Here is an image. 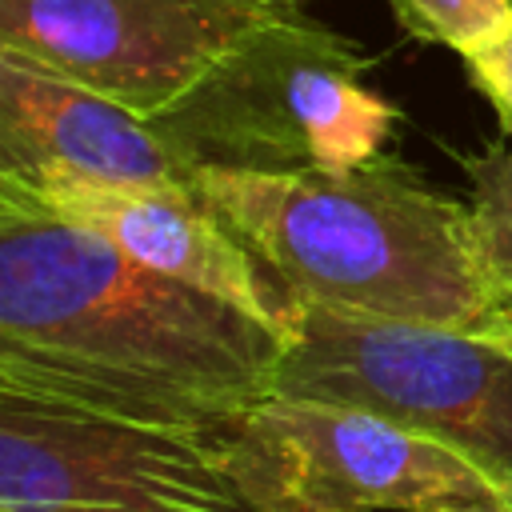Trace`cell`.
Returning <instances> with one entry per match:
<instances>
[{
	"label": "cell",
	"mask_w": 512,
	"mask_h": 512,
	"mask_svg": "<svg viewBox=\"0 0 512 512\" xmlns=\"http://www.w3.org/2000/svg\"><path fill=\"white\" fill-rule=\"evenodd\" d=\"M232 4H240L256 16H272V12H300L304 0H232Z\"/></svg>",
	"instance_id": "4fadbf2b"
},
{
	"label": "cell",
	"mask_w": 512,
	"mask_h": 512,
	"mask_svg": "<svg viewBox=\"0 0 512 512\" xmlns=\"http://www.w3.org/2000/svg\"><path fill=\"white\" fill-rule=\"evenodd\" d=\"M468 68V80L476 84V92L492 104L504 136L512 140V12L476 44H468L464 52H456Z\"/></svg>",
	"instance_id": "7c38bea8"
},
{
	"label": "cell",
	"mask_w": 512,
	"mask_h": 512,
	"mask_svg": "<svg viewBox=\"0 0 512 512\" xmlns=\"http://www.w3.org/2000/svg\"><path fill=\"white\" fill-rule=\"evenodd\" d=\"M508 344H512V340H508Z\"/></svg>",
	"instance_id": "9a60e30c"
},
{
	"label": "cell",
	"mask_w": 512,
	"mask_h": 512,
	"mask_svg": "<svg viewBox=\"0 0 512 512\" xmlns=\"http://www.w3.org/2000/svg\"><path fill=\"white\" fill-rule=\"evenodd\" d=\"M212 444L256 512H456L508 500L460 452L348 404L264 396Z\"/></svg>",
	"instance_id": "5b68a950"
},
{
	"label": "cell",
	"mask_w": 512,
	"mask_h": 512,
	"mask_svg": "<svg viewBox=\"0 0 512 512\" xmlns=\"http://www.w3.org/2000/svg\"><path fill=\"white\" fill-rule=\"evenodd\" d=\"M204 204L304 304L512 340L472 208L400 160L312 172L200 168Z\"/></svg>",
	"instance_id": "7a4b0ae2"
},
{
	"label": "cell",
	"mask_w": 512,
	"mask_h": 512,
	"mask_svg": "<svg viewBox=\"0 0 512 512\" xmlns=\"http://www.w3.org/2000/svg\"><path fill=\"white\" fill-rule=\"evenodd\" d=\"M288 336L0 176V392L212 436L272 396Z\"/></svg>",
	"instance_id": "6da1fadb"
},
{
	"label": "cell",
	"mask_w": 512,
	"mask_h": 512,
	"mask_svg": "<svg viewBox=\"0 0 512 512\" xmlns=\"http://www.w3.org/2000/svg\"><path fill=\"white\" fill-rule=\"evenodd\" d=\"M372 56L332 28L272 12L152 124L196 168L312 172L384 152L400 112L364 84Z\"/></svg>",
	"instance_id": "3957f363"
},
{
	"label": "cell",
	"mask_w": 512,
	"mask_h": 512,
	"mask_svg": "<svg viewBox=\"0 0 512 512\" xmlns=\"http://www.w3.org/2000/svg\"><path fill=\"white\" fill-rule=\"evenodd\" d=\"M36 164L200 196V168L148 116L0 48V172Z\"/></svg>",
	"instance_id": "9c48e42d"
},
{
	"label": "cell",
	"mask_w": 512,
	"mask_h": 512,
	"mask_svg": "<svg viewBox=\"0 0 512 512\" xmlns=\"http://www.w3.org/2000/svg\"><path fill=\"white\" fill-rule=\"evenodd\" d=\"M388 4L404 24V32L428 44H444L452 52H464L512 12V0H388Z\"/></svg>",
	"instance_id": "8fae6325"
},
{
	"label": "cell",
	"mask_w": 512,
	"mask_h": 512,
	"mask_svg": "<svg viewBox=\"0 0 512 512\" xmlns=\"http://www.w3.org/2000/svg\"><path fill=\"white\" fill-rule=\"evenodd\" d=\"M252 20L232 0H0V48L152 120Z\"/></svg>",
	"instance_id": "52a82bcc"
},
{
	"label": "cell",
	"mask_w": 512,
	"mask_h": 512,
	"mask_svg": "<svg viewBox=\"0 0 512 512\" xmlns=\"http://www.w3.org/2000/svg\"><path fill=\"white\" fill-rule=\"evenodd\" d=\"M0 176L16 180L48 212L108 240L112 248L140 260L144 268L196 284L276 324L288 336V324L300 300L276 280V272L236 232H228V224L204 204V196L112 184L60 164H36V168H16Z\"/></svg>",
	"instance_id": "ba28073f"
},
{
	"label": "cell",
	"mask_w": 512,
	"mask_h": 512,
	"mask_svg": "<svg viewBox=\"0 0 512 512\" xmlns=\"http://www.w3.org/2000/svg\"><path fill=\"white\" fill-rule=\"evenodd\" d=\"M0 512H256L212 436L0 392Z\"/></svg>",
	"instance_id": "8992f818"
},
{
	"label": "cell",
	"mask_w": 512,
	"mask_h": 512,
	"mask_svg": "<svg viewBox=\"0 0 512 512\" xmlns=\"http://www.w3.org/2000/svg\"><path fill=\"white\" fill-rule=\"evenodd\" d=\"M472 196V228L492 288L512 304V140L464 160Z\"/></svg>",
	"instance_id": "30bf717a"
},
{
	"label": "cell",
	"mask_w": 512,
	"mask_h": 512,
	"mask_svg": "<svg viewBox=\"0 0 512 512\" xmlns=\"http://www.w3.org/2000/svg\"><path fill=\"white\" fill-rule=\"evenodd\" d=\"M272 396L396 420L476 464L512 500V344L296 304Z\"/></svg>",
	"instance_id": "277c9868"
},
{
	"label": "cell",
	"mask_w": 512,
	"mask_h": 512,
	"mask_svg": "<svg viewBox=\"0 0 512 512\" xmlns=\"http://www.w3.org/2000/svg\"><path fill=\"white\" fill-rule=\"evenodd\" d=\"M456 512H512L508 500H488V504H468V508H456Z\"/></svg>",
	"instance_id": "5bb4252c"
}]
</instances>
